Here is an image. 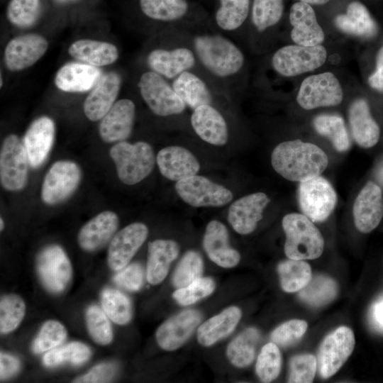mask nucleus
I'll return each instance as SVG.
<instances>
[{"label":"nucleus","mask_w":383,"mask_h":383,"mask_svg":"<svg viewBox=\"0 0 383 383\" xmlns=\"http://www.w3.org/2000/svg\"><path fill=\"white\" fill-rule=\"evenodd\" d=\"M271 163L284 178L301 182L320 175L327 167L328 159L316 145L295 140L277 145L272 152Z\"/></svg>","instance_id":"nucleus-1"},{"label":"nucleus","mask_w":383,"mask_h":383,"mask_svg":"<svg viewBox=\"0 0 383 383\" xmlns=\"http://www.w3.org/2000/svg\"><path fill=\"white\" fill-rule=\"evenodd\" d=\"M193 45L201 63L216 77H231L243 66L244 55L241 50L221 35H198L193 40Z\"/></svg>","instance_id":"nucleus-2"},{"label":"nucleus","mask_w":383,"mask_h":383,"mask_svg":"<svg viewBox=\"0 0 383 383\" xmlns=\"http://www.w3.org/2000/svg\"><path fill=\"white\" fill-rule=\"evenodd\" d=\"M282 228L286 235L284 252L294 260H314L319 257L324 248L323 238L308 217L292 213L284 216Z\"/></svg>","instance_id":"nucleus-3"},{"label":"nucleus","mask_w":383,"mask_h":383,"mask_svg":"<svg viewBox=\"0 0 383 383\" xmlns=\"http://www.w3.org/2000/svg\"><path fill=\"white\" fill-rule=\"evenodd\" d=\"M118 177L128 185H133L145 179L152 171L155 157L152 146L146 142L131 144L120 141L110 150Z\"/></svg>","instance_id":"nucleus-4"},{"label":"nucleus","mask_w":383,"mask_h":383,"mask_svg":"<svg viewBox=\"0 0 383 383\" xmlns=\"http://www.w3.org/2000/svg\"><path fill=\"white\" fill-rule=\"evenodd\" d=\"M298 201L304 215L313 222H323L334 210L337 194L331 183L318 175L299 183Z\"/></svg>","instance_id":"nucleus-5"},{"label":"nucleus","mask_w":383,"mask_h":383,"mask_svg":"<svg viewBox=\"0 0 383 383\" xmlns=\"http://www.w3.org/2000/svg\"><path fill=\"white\" fill-rule=\"evenodd\" d=\"M327 58L326 48L318 45H289L277 50L272 58L274 70L284 77H294L322 66Z\"/></svg>","instance_id":"nucleus-6"},{"label":"nucleus","mask_w":383,"mask_h":383,"mask_svg":"<svg viewBox=\"0 0 383 383\" xmlns=\"http://www.w3.org/2000/svg\"><path fill=\"white\" fill-rule=\"evenodd\" d=\"M138 87L143 100L157 116L179 114L187 106L172 86L154 71L143 73L140 78Z\"/></svg>","instance_id":"nucleus-7"},{"label":"nucleus","mask_w":383,"mask_h":383,"mask_svg":"<svg viewBox=\"0 0 383 383\" xmlns=\"http://www.w3.org/2000/svg\"><path fill=\"white\" fill-rule=\"evenodd\" d=\"M355 345L353 330L340 326L326 336L317 355V368L323 379L335 374L352 354Z\"/></svg>","instance_id":"nucleus-8"},{"label":"nucleus","mask_w":383,"mask_h":383,"mask_svg":"<svg viewBox=\"0 0 383 383\" xmlns=\"http://www.w3.org/2000/svg\"><path fill=\"white\" fill-rule=\"evenodd\" d=\"M174 188L178 196L193 207L223 206L233 197L226 187L196 174L177 181Z\"/></svg>","instance_id":"nucleus-9"},{"label":"nucleus","mask_w":383,"mask_h":383,"mask_svg":"<svg viewBox=\"0 0 383 383\" xmlns=\"http://www.w3.org/2000/svg\"><path fill=\"white\" fill-rule=\"evenodd\" d=\"M343 93L335 76L330 72L309 76L301 84L296 101L306 110L340 104Z\"/></svg>","instance_id":"nucleus-10"},{"label":"nucleus","mask_w":383,"mask_h":383,"mask_svg":"<svg viewBox=\"0 0 383 383\" xmlns=\"http://www.w3.org/2000/svg\"><path fill=\"white\" fill-rule=\"evenodd\" d=\"M28 164L23 143L16 135H8L0 153V179L3 187L9 191L22 189L27 182Z\"/></svg>","instance_id":"nucleus-11"},{"label":"nucleus","mask_w":383,"mask_h":383,"mask_svg":"<svg viewBox=\"0 0 383 383\" xmlns=\"http://www.w3.org/2000/svg\"><path fill=\"white\" fill-rule=\"evenodd\" d=\"M81 177V170L75 162H55L45 177L41 189L42 200L49 205L65 201L77 189Z\"/></svg>","instance_id":"nucleus-12"},{"label":"nucleus","mask_w":383,"mask_h":383,"mask_svg":"<svg viewBox=\"0 0 383 383\" xmlns=\"http://www.w3.org/2000/svg\"><path fill=\"white\" fill-rule=\"evenodd\" d=\"M37 270L43 284L51 292L63 291L72 277L69 258L63 249L57 245L48 246L40 252Z\"/></svg>","instance_id":"nucleus-13"},{"label":"nucleus","mask_w":383,"mask_h":383,"mask_svg":"<svg viewBox=\"0 0 383 383\" xmlns=\"http://www.w3.org/2000/svg\"><path fill=\"white\" fill-rule=\"evenodd\" d=\"M148 229L142 223L129 224L111 239L108 250V264L114 271L125 267L147 238Z\"/></svg>","instance_id":"nucleus-14"},{"label":"nucleus","mask_w":383,"mask_h":383,"mask_svg":"<svg viewBox=\"0 0 383 383\" xmlns=\"http://www.w3.org/2000/svg\"><path fill=\"white\" fill-rule=\"evenodd\" d=\"M354 223L359 231L367 233L376 228L383 217V196L381 188L368 181L354 201Z\"/></svg>","instance_id":"nucleus-15"},{"label":"nucleus","mask_w":383,"mask_h":383,"mask_svg":"<svg viewBox=\"0 0 383 383\" xmlns=\"http://www.w3.org/2000/svg\"><path fill=\"white\" fill-rule=\"evenodd\" d=\"M270 199L261 192L244 196L233 202L228 212V220L233 230L239 234L252 233L262 218V212Z\"/></svg>","instance_id":"nucleus-16"},{"label":"nucleus","mask_w":383,"mask_h":383,"mask_svg":"<svg viewBox=\"0 0 383 383\" xmlns=\"http://www.w3.org/2000/svg\"><path fill=\"white\" fill-rule=\"evenodd\" d=\"M201 319V313L192 309L183 311L171 317L156 332L158 345L165 350H177L191 337Z\"/></svg>","instance_id":"nucleus-17"},{"label":"nucleus","mask_w":383,"mask_h":383,"mask_svg":"<svg viewBox=\"0 0 383 383\" xmlns=\"http://www.w3.org/2000/svg\"><path fill=\"white\" fill-rule=\"evenodd\" d=\"M48 42L38 34H26L12 39L6 45L4 60L12 71L21 70L35 63L46 52Z\"/></svg>","instance_id":"nucleus-18"},{"label":"nucleus","mask_w":383,"mask_h":383,"mask_svg":"<svg viewBox=\"0 0 383 383\" xmlns=\"http://www.w3.org/2000/svg\"><path fill=\"white\" fill-rule=\"evenodd\" d=\"M135 104L128 99L114 103L102 118L99 132L106 143L123 141L131 134L134 118Z\"/></svg>","instance_id":"nucleus-19"},{"label":"nucleus","mask_w":383,"mask_h":383,"mask_svg":"<svg viewBox=\"0 0 383 383\" xmlns=\"http://www.w3.org/2000/svg\"><path fill=\"white\" fill-rule=\"evenodd\" d=\"M162 176L171 181H179L196 174L200 165L194 154L185 148L171 145L161 149L156 157Z\"/></svg>","instance_id":"nucleus-20"},{"label":"nucleus","mask_w":383,"mask_h":383,"mask_svg":"<svg viewBox=\"0 0 383 383\" xmlns=\"http://www.w3.org/2000/svg\"><path fill=\"white\" fill-rule=\"evenodd\" d=\"M289 21L292 26L291 38L296 44L311 47L324 41L323 30L311 5L301 1L294 3L290 9Z\"/></svg>","instance_id":"nucleus-21"},{"label":"nucleus","mask_w":383,"mask_h":383,"mask_svg":"<svg viewBox=\"0 0 383 383\" xmlns=\"http://www.w3.org/2000/svg\"><path fill=\"white\" fill-rule=\"evenodd\" d=\"M55 138V123L47 116L35 119L26 131L23 143L29 165L36 168L47 159Z\"/></svg>","instance_id":"nucleus-22"},{"label":"nucleus","mask_w":383,"mask_h":383,"mask_svg":"<svg viewBox=\"0 0 383 383\" xmlns=\"http://www.w3.org/2000/svg\"><path fill=\"white\" fill-rule=\"evenodd\" d=\"M203 247L209 259L220 267L231 268L240 262V253L229 245L227 228L218 221L213 220L207 224Z\"/></svg>","instance_id":"nucleus-23"},{"label":"nucleus","mask_w":383,"mask_h":383,"mask_svg":"<svg viewBox=\"0 0 383 383\" xmlns=\"http://www.w3.org/2000/svg\"><path fill=\"white\" fill-rule=\"evenodd\" d=\"M190 120L194 132L204 141L216 146L227 143V123L221 113L211 104L194 109Z\"/></svg>","instance_id":"nucleus-24"},{"label":"nucleus","mask_w":383,"mask_h":383,"mask_svg":"<svg viewBox=\"0 0 383 383\" xmlns=\"http://www.w3.org/2000/svg\"><path fill=\"white\" fill-rule=\"evenodd\" d=\"M148 63L152 71L163 77L174 79L194 66L196 56L192 50L185 47L155 49L148 55Z\"/></svg>","instance_id":"nucleus-25"},{"label":"nucleus","mask_w":383,"mask_h":383,"mask_svg":"<svg viewBox=\"0 0 383 383\" xmlns=\"http://www.w3.org/2000/svg\"><path fill=\"white\" fill-rule=\"evenodd\" d=\"M121 84L120 76L109 72L102 76L84 103V111L91 121L102 118L115 103Z\"/></svg>","instance_id":"nucleus-26"},{"label":"nucleus","mask_w":383,"mask_h":383,"mask_svg":"<svg viewBox=\"0 0 383 383\" xmlns=\"http://www.w3.org/2000/svg\"><path fill=\"white\" fill-rule=\"evenodd\" d=\"M348 119L353 138L360 147L369 148L377 144L380 135L379 127L372 118L365 99H357L350 104Z\"/></svg>","instance_id":"nucleus-27"},{"label":"nucleus","mask_w":383,"mask_h":383,"mask_svg":"<svg viewBox=\"0 0 383 383\" xmlns=\"http://www.w3.org/2000/svg\"><path fill=\"white\" fill-rule=\"evenodd\" d=\"M101 74V70L95 66L70 62L58 70L55 77V84L58 89L65 91H87L95 87Z\"/></svg>","instance_id":"nucleus-28"},{"label":"nucleus","mask_w":383,"mask_h":383,"mask_svg":"<svg viewBox=\"0 0 383 383\" xmlns=\"http://www.w3.org/2000/svg\"><path fill=\"white\" fill-rule=\"evenodd\" d=\"M118 226L117 215L103 211L89 220L79 231L78 243L86 251H94L103 247L113 236Z\"/></svg>","instance_id":"nucleus-29"},{"label":"nucleus","mask_w":383,"mask_h":383,"mask_svg":"<svg viewBox=\"0 0 383 383\" xmlns=\"http://www.w3.org/2000/svg\"><path fill=\"white\" fill-rule=\"evenodd\" d=\"M179 252V245L172 240L157 239L149 243L146 278L150 284H157L164 280Z\"/></svg>","instance_id":"nucleus-30"},{"label":"nucleus","mask_w":383,"mask_h":383,"mask_svg":"<svg viewBox=\"0 0 383 383\" xmlns=\"http://www.w3.org/2000/svg\"><path fill=\"white\" fill-rule=\"evenodd\" d=\"M334 23L342 32L361 38H372L378 30L367 9L357 1L348 4L346 13L336 16Z\"/></svg>","instance_id":"nucleus-31"},{"label":"nucleus","mask_w":383,"mask_h":383,"mask_svg":"<svg viewBox=\"0 0 383 383\" xmlns=\"http://www.w3.org/2000/svg\"><path fill=\"white\" fill-rule=\"evenodd\" d=\"M241 318L237 306H230L204 322L197 330V339L204 346H210L231 334Z\"/></svg>","instance_id":"nucleus-32"},{"label":"nucleus","mask_w":383,"mask_h":383,"mask_svg":"<svg viewBox=\"0 0 383 383\" xmlns=\"http://www.w3.org/2000/svg\"><path fill=\"white\" fill-rule=\"evenodd\" d=\"M69 53L74 58L95 67L112 64L118 57V50L113 44L88 39L74 42Z\"/></svg>","instance_id":"nucleus-33"},{"label":"nucleus","mask_w":383,"mask_h":383,"mask_svg":"<svg viewBox=\"0 0 383 383\" xmlns=\"http://www.w3.org/2000/svg\"><path fill=\"white\" fill-rule=\"evenodd\" d=\"M172 86L186 106L192 110L212 102V95L206 83L189 70L174 78Z\"/></svg>","instance_id":"nucleus-34"},{"label":"nucleus","mask_w":383,"mask_h":383,"mask_svg":"<svg viewBox=\"0 0 383 383\" xmlns=\"http://www.w3.org/2000/svg\"><path fill=\"white\" fill-rule=\"evenodd\" d=\"M315 131L327 138L338 152H345L350 148V140L343 118L337 114L322 113L313 120Z\"/></svg>","instance_id":"nucleus-35"},{"label":"nucleus","mask_w":383,"mask_h":383,"mask_svg":"<svg viewBox=\"0 0 383 383\" xmlns=\"http://www.w3.org/2000/svg\"><path fill=\"white\" fill-rule=\"evenodd\" d=\"M260 338V333L255 328H246L235 337L226 350L231 363L238 367L250 365L255 358Z\"/></svg>","instance_id":"nucleus-36"},{"label":"nucleus","mask_w":383,"mask_h":383,"mask_svg":"<svg viewBox=\"0 0 383 383\" xmlns=\"http://www.w3.org/2000/svg\"><path fill=\"white\" fill-rule=\"evenodd\" d=\"M338 287L331 277L318 274L300 290L299 299L304 304L319 307L331 302L337 296Z\"/></svg>","instance_id":"nucleus-37"},{"label":"nucleus","mask_w":383,"mask_h":383,"mask_svg":"<svg viewBox=\"0 0 383 383\" xmlns=\"http://www.w3.org/2000/svg\"><path fill=\"white\" fill-rule=\"evenodd\" d=\"M277 272L282 289L289 293L300 291L312 278L310 265L302 260H283L279 263Z\"/></svg>","instance_id":"nucleus-38"},{"label":"nucleus","mask_w":383,"mask_h":383,"mask_svg":"<svg viewBox=\"0 0 383 383\" xmlns=\"http://www.w3.org/2000/svg\"><path fill=\"white\" fill-rule=\"evenodd\" d=\"M220 6L215 15L218 26L226 31L238 29L246 20L250 0H219Z\"/></svg>","instance_id":"nucleus-39"},{"label":"nucleus","mask_w":383,"mask_h":383,"mask_svg":"<svg viewBox=\"0 0 383 383\" xmlns=\"http://www.w3.org/2000/svg\"><path fill=\"white\" fill-rule=\"evenodd\" d=\"M140 6L148 17L161 21L180 19L188 10L186 0H140Z\"/></svg>","instance_id":"nucleus-40"},{"label":"nucleus","mask_w":383,"mask_h":383,"mask_svg":"<svg viewBox=\"0 0 383 383\" xmlns=\"http://www.w3.org/2000/svg\"><path fill=\"white\" fill-rule=\"evenodd\" d=\"M102 309L107 316L120 325L128 323L132 317V306L127 296L118 290L106 289L101 296Z\"/></svg>","instance_id":"nucleus-41"},{"label":"nucleus","mask_w":383,"mask_h":383,"mask_svg":"<svg viewBox=\"0 0 383 383\" xmlns=\"http://www.w3.org/2000/svg\"><path fill=\"white\" fill-rule=\"evenodd\" d=\"M91 356L90 349L79 342H72L62 347L53 349L45 354L43 364L54 367L68 362L73 365L85 362Z\"/></svg>","instance_id":"nucleus-42"},{"label":"nucleus","mask_w":383,"mask_h":383,"mask_svg":"<svg viewBox=\"0 0 383 383\" xmlns=\"http://www.w3.org/2000/svg\"><path fill=\"white\" fill-rule=\"evenodd\" d=\"M26 305L21 296L10 294L1 297L0 301V331L9 333L15 330L22 321Z\"/></svg>","instance_id":"nucleus-43"},{"label":"nucleus","mask_w":383,"mask_h":383,"mask_svg":"<svg viewBox=\"0 0 383 383\" xmlns=\"http://www.w3.org/2000/svg\"><path fill=\"white\" fill-rule=\"evenodd\" d=\"M284 11L283 0H253L252 21L259 31L277 24Z\"/></svg>","instance_id":"nucleus-44"},{"label":"nucleus","mask_w":383,"mask_h":383,"mask_svg":"<svg viewBox=\"0 0 383 383\" xmlns=\"http://www.w3.org/2000/svg\"><path fill=\"white\" fill-rule=\"evenodd\" d=\"M282 357L277 345L273 342L265 345L257 360L255 371L262 382H270L279 374Z\"/></svg>","instance_id":"nucleus-45"},{"label":"nucleus","mask_w":383,"mask_h":383,"mask_svg":"<svg viewBox=\"0 0 383 383\" xmlns=\"http://www.w3.org/2000/svg\"><path fill=\"white\" fill-rule=\"evenodd\" d=\"M203 260L194 250L187 251L178 263L172 277V282L177 289L184 287L201 277Z\"/></svg>","instance_id":"nucleus-46"},{"label":"nucleus","mask_w":383,"mask_h":383,"mask_svg":"<svg viewBox=\"0 0 383 383\" xmlns=\"http://www.w3.org/2000/svg\"><path fill=\"white\" fill-rule=\"evenodd\" d=\"M109 317L103 309L96 305L90 306L86 313L88 331L98 344L108 345L113 338V332Z\"/></svg>","instance_id":"nucleus-47"},{"label":"nucleus","mask_w":383,"mask_h":383,"mask_svg":"<svg viewBox=\"0 0 383 383\" xmlns=\"http://www.w3.org/2000/svg\"><path fill=\"white\" fill-rule=\"evenodd\" d=\"M39 10V0H11L7 8V18L13 24L27 28L35 23Z\"/></svg>","instance_id":"nucleus-48"},{"label":"nucleus","mask_w":383,"mask_h":383,"mask_svg":"<svg viewBox=\"0 0 383 383\" xmlns=\"http://www.w3.org/2000/svg\"><path fill=\"white\" fill-rule=\"evenodd\" d=\"M67 337L64 326L56 321H48L41 327L33 343V350L40 353L51 350L61 344Z\"/></svg>","instance_id":"nucleus-49"},{"label":"nucleus","mask_w":383,"mask_h":383,"mask_svg":"<svg viewBox=\"0 0 383 383\" xmlns=\"http://www.w3.org/2000/svg\"><path fill=\"white\" fill-rule=\"evenodd\" d=\"M214 289L215 283L211 278L199 277L189 285L177 289L172 296L179 304L188 306L210 295Z\"/></svg>","instance_id":"nucleus-50"},{"label":"nucleus","mask_w":383,"mask_h":383,"mask_svg":"<svg viewBox=\"0 0 383 383\" xmlns=\"http://www.w3.org/2000/svg\"><path fill=\"white\" fill-rule=\"evenodd\" d=\"M317 369L316 357L311 354L297 355L289 362L288 382H312Z\"/></svg>","instance_id":"nucleus-51"},{"label":"nucleus","mask_w":383,"mask_h":383,"mask_svg":"<svg viewBox=\"0 0 383 383\" xmlns=\"http://www.w3.org/2000/svg\"><path fill=\"white\" fill-rule=\"evenodd\" d=\"M307 323L299 319L284 322L271 333L272 342L282 347H289L296 343L307 330Z\"/></svg>","instance_id":"nucleus-52"},{"label":"nucleus","mask_w":383,"mask_h":383,"mask_svg":"<svg viewBox=\"0 0 383 383\" xmlns=\"http://www.w3.org/2000/svg\"><path fill=\"white\" fill-rule=\"evenodd\" d=\"M143 279V269L138 263L126 266L113 277V281L117 285L132 292L138 291L142 287Z\"/></svg>","instance_id":"nucleus-53"},{"label":"nucleus","mask_w":383,"mask_h":383,"mask_svg":"<svg viewBox=\"0 0 383 383\" xmlns=\"http://www.w3.org/2000/svg\"><path fill=\"white\" fill-rule=\"evenodd\" d=\"M116 366L113 363H102L93 367L86 374L75 379L74 382H109L114 377Z\"/></svg>","instance_id":"nucleus-54"},{"label":"nucleus","mask_w":383,"mask_h":383,"mask_svg":"<svg viewBox=\"0 0 383 383\" xmlns=\"http://www.w3.org/2000/svg\"><path fill=\"white\" fill-rule=\"evenodd\" d=\"M19 360L10 355L1 353L0 354V377L1 380L6 379L14 375L19 370Z\"/></svg>","instance_id":"nucleus-55"},{"label":"nucleus","mask_w":383,"mask_h":383,"mask_svg":"<svg viewBox=\"0 0 383 383\" xmlns=\"http://www.w3.org/2000/svg\"><path fill=\"white\" fill-rule=\"evenodd\" d=\"M368 84L372 89L383 91V46L377 53L376 70L369 77Z\"/></svg>","instance_id":"nucleus-56"},{"label":"nucleus","mask_w":383,"mask_h":383,"mask_svg":"<svg viewBox=\"0 0 383 383\" xmlns=\"http://www.w3.org/2000/svg\"><path fill=\"white\" fill-rule=\"evenodd\" d=\"M370 320L374 327L383 331V296L377 300L372 306Z\"/></svg>","instance_id":"nucleus-57"},{"label":"nucleus","mask_w":383,"mask_h":383,"mask_svg":"<svg viewBox=\"0 0 383 383\" xmlns=\"http://www.w3.org/2000/svg\"><path fill=\"white\" fill-rule=\"evenodd\" d=\"M298 1L308 4L309 5H323L328 3L330 0H298Z\"/></svg>","instance_id":"nucleus-58"},{"label":"nucleus","mask_w":383,"mask_h":383,"mask_svg":"<svg viewBox=\"0 0 383 383\" xmlns=\"http://www.w3.org/2000/svg\"><path fill=\"white\" fill-rule=\"evenodd\" d=\"M0 223H1V230H2L4 228V225L2 218L0 219Z\"/></svg>","instance_id":"nucleus-59"},{"label":"nucleus","mask_w":383,"mask_h":383,"mask_svg":"<svg viewBox=\"0 0 383 383\" xmlns=\"http://www.w3.org/2000/svg\"><path fill=\"white\" fill-rule=\"evenodd\" d=\"M60 1H70V0H58Z\"/></svg>","instance_id":"nucleus-60"},{"label":"nucleus","mask_w":383,"mask_h":383,"mask_svg":"<svg viewBox=\"0 0 383 383\" xmlns=\"http://www.w3.org/2000/svg\"><path fill=\"white\" fill-rule=\"evenodd\" d=\"M2 85V77H1V86Z\"/></svg>","instance_id":"nucleus-61"}]
</instances>
